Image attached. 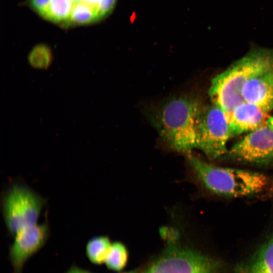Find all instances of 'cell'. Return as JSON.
Wrapping results in <instances>:
<instances>
[{
    "label": "cell",
    "mask_w": 273,
    "mask_h": 273,
    "mask_svg": "<svg viewBox=\"0 0 273 273\" xmlns=\"http://www.w3.org/2000/svg\"><path fill=\"white\" fill-rule=\"evenodd\" d=\"M202 104L197 97L190 94L171 97L153 110L151 122L172 148L189 153L197 148L196 118Z\"/></svg>",
    "instance_id": "6da1fadb"
},
{
    "label": "cell",
    "mask_w": 273,
    "mask_h": 273,
    "mask_svg": "<svg viewBox=\"0 0 273 273\" xmlns=\"http://www.w3.org/2000/svg\"><path fill=\"white\" fill-rule=\"evenodd\" d=\"M273 66V49L254 47L211 80L208 94L211 103L225 114L244 102L241 92L251 77Z\"/></svg>",
    "instance_id": "7a4b0ae2"
},
{
    "label": "cell",
    "mask_w": 273,
    "mask_h": 273,
    "mask_svg": "<svg viewBox=\"0 0 273 273\" xmlns=\"http://www.w3.org/2000/svg\"><path fill=\"white\" fill-rule=\"evenodd\" d=\"M189 162L205 186L219 195L241 197L259 192L267 183V177L259 172L221 167L189 156Z\"/></svg>",
    "instance_id": "3957f363"
},
{
    "label": "cell",
    "mask_w": 273,
    "mask_h": 273,
    "mask_svg": "<svg viewBox=\"0 0 273 273\" xmlns=\"http://www.w3.org/2000/svg\"><path fill=\"white\" fill-rule=\"evenodd\" d=\"M45 199L28 187L15 184L4 193L2 200L4 219L13 236L23 229L37 223Z\"/></svg>",
    "instance_id": "277c9868"
},
{
    "label": "cell",
    "mask_w": 273,
    "mask_h": 273,
    "mask_svg": "<svg viewBox=\"0 0 273 273\" xmlns=\"http://www.w3.org/2000/svg\"><path fill=\"white\" fill-rule=\"evenodd\" d=\"M197 148L211 158L226 152V144L232 138L225 113L213 104L201 105L195 123Z\"/></svg>",
    "instance_id": "5b68a950"
},
{
    "label": "cell",
    "mask_w": 273,
    "mask_h": 273,
    "mask_svg": "<svg viewBox=\"0 0 273 273\" xmlns=\"http://www.w3.org/2000/svg\"><path fill=\"white\" fill-rule=\"evenodd\" d=\"M213 260L190 249L172 246L143 273H215Z\"/></svg>",
    "instance_id": "8992f818"
},
{
    "label": "cell",
    "mask_w": 273,
    "mask_h": 273,
    "mask_svg": "<svg viewBox=\"0 0 273 273\" xmlns=\"http://www.w3.org/2000/svg\"><path fill=\"white\" fill-rule=\"evenodd\" d=\"M238 160L266 164L273 160V129L265 124L247 133L229 151Z\"/></svg>",
    "instance_id": "52a82bcc"
},
{
    "label": "cell",
    "mask_w": 273,
    "mask_h": 273,
    "mask_svg": "<svg viewBox=\"0 0 273 273\" xmlns=\"http://www.w3.org/2000/svg\"><path fill=\"white\" fill-rule=\"evenodd\" d=\"M49 234V225L43 223L25 228L15 235L9 250L13 273L22 272L26 262L44 246Z\"/></svg>",
    "instance_id": "ba28073f"
},
{
    "label": "cell",
    "mask_w": 273,
    "mask_h": 273,
    "mask_svg": "<svg viewBox=\"0 0 273 273\" xmlns=\"http://www.w3.org/2000/svg\"><path fill=\"white\" fill-rule=\"evenodd\" d=\"M267 112L255 104L243 102L225 114L231 136L248 133L266 124Z\"/></svg>",
    "instance_id": "9c48e42d"
},
{
    "label": "cell",
    "mask_w": 273,
    "mask_h": 273,
    "mask_svg": "<svg viewBox=\"0 0 273 273\" xmlns=\"http://www.w3.org/2000/svg\"><path fill=\"white\" fill-rule=\"evenodd\" d=\"M241 94L244 102L255 104L267 112L273 110V66L248 80Z\"/></svg>",
    "instance_id": "30bf717a"
},
{
    "label": "cell",
    "mask_w": 273,
    "mask_h": 273,
    "mask_svg": "<svg viewBox=\"0 0 273 273\" xmlns=\"http://www.w3.org/2000/svg\"><path fill=\"white\" fill-rule=\"evenodd\" d=\"M242 273H273V236L241 270Z\"/></svg>",
    "instance_id": "8fae6325"
},
{
    "label": "cell",
    "mask_w": 273,
    "mask_h": 273,
    "mask_svg": "<svg viewBox=\"0 0 273 273\" xmlns=\"http://www.w3.org/2000/svg\"><path fill=\"white\" fill-rule=\"evenodd\" d=\"M112 243L105 236H96L91 238L85 247V253L93 263L101 264L105 263Z\"/></svg>",
    "instance_id": "7c38bea8"
},
{
    "label": "cell",
    "mask_w": 273,
    "mask_h": 273,
    "mask_svg": "<svg viewBox=\"0 0 273 273\" xmlns=\"http://www.w3.org/2000/svg\"><path fill=\"white\" fill-rule=\"evenodd\" d=\"M99 20L97 7L80 2L73 4L68 22L74 24H86Z\"/></svg>",
    "instance_id": "4fadbf2b"
},
{
    "label": "cell",
    "mask_w": 273,
    "mask_h": 273,
    "mask_svg": "<svg viewBox=\"0 0 273 273\" xmlns=\"http://www.w3.org/2000/svg\"><path fill=\"white\" fill-rule=\"evenodd\" d=\"M73 7L71 0H51L44 18L55 23L68 22Z\"/></svg>",
    "instance_id": "5bb4252c"
},
{
    "label": "cell",
    "mask_w": 273,
    "mask_h": 273,
    "mask_svg": "<svg viewBox=\"0 0 273 273\" xmlns=\"http://www.w3.org/2000/svg\"><path fill=\"white\" fill-rule=\"evenodd\" d=\"M128 254L125 247L121 243H112L105 263L107 267L113 270L120 271L125 266Z\"/></svg>",
    "instance_id": "9a60e30c"
},
{
    "label": "cell",
    "mask_w": 273,
    "mask_h": 273,
    "mask_svg": "<svg viewBox=\"0 0 273 273\" xmlns=\"http://www.w3.org/2000/svg\"><path fill=\"white\" fill-rule=\"evenodd\" d=\"M29 64L38 69H46L51 64L53 59L50 48L44 44L35 46L28 56Z\"/></svg>",
    "instance_id": "2e32d148"
},
{
    "label": "cell",
    "mask_w": 273,
    "mask_h": 273,
    "mask_svg": "<svg viewBox=\"0 0 273 273\" xmlns=\"http://www.w3.org/2000/svg\"><path fill=\"white\" fill-rule=\"evenodd\" d=\"M117 0H99L97 8L99 19L108 16L113 10Z\"/></svg>",
    "instance_id": "e0dca14e"
},
{
    "label": "cell",
    "mask_w": 273,
    "mask_h": 273,
    "mask_svg": "<svg viewBox=\"0 0 273 273\" xmlns=\"http://www.w3.org/2000/svg\"><path fill=\"white\" fill-rule=\"evenodd\" d=\"M51 0H29L32 9L44 18L48 11Z\"/></svg>",
    "instance_id": "ac0fdd59"
},
{
    "label": "cell",
    "mask_w": 273,
    "mask_h": 273,
    "mask_svg": "<svg viewBox=\"0 0 273 273\" xmlns=\"http://www.w3.org/2000/svg\"><path fill=\"white\" fill-rule=\"evenodd\" d=\"M65 273H93L75 265L71 266Z\"/></svg>",
    "instance_id": "d6986e66"
},
{
    "label": "cell",
    "mask_w": 273,
    "mask_h": 273,
    "mask_svg": "<svg viewBox=\"0 0 273 273\" xmlns=\"http://www.w3.org/2000/svg\"><path fill=\"white\" fill-rule=\"evenodd\" d=\"M73 4L83 2L97 7L99 0H71Z\"/></svg>",
    "instance_id": "ffe728a7"
},
{
    "label": "cell",
    "mask_w": 273,
    "mask_h": 273,
    "mask_svg": "<svg viewBox=\"0 0 273 273\" xmlns=\"http://www.w3.org/2000/svg\"><path fill=\"white\" fill-rule=\"evenodd\" d=\"M266 124L273 129V116H270L266 121Z\"/></svg>",
    "instance_id": "44dd1931"
},
{
    "label": "cell",
    "mask_w": 273,
    "mask_h": 273,
    "mask_svg": "<svg viewBox=\"0 0 273 273\" xmlns=\"http://www.w3.org/2000/svg\"><path fill=\"white\" fill-rule=\"evenodd\" d=\"M124 273H136V271H129V272H124Z\"/></svg>",
    "instance_id": "7402d4cb"
}]
</instances>
